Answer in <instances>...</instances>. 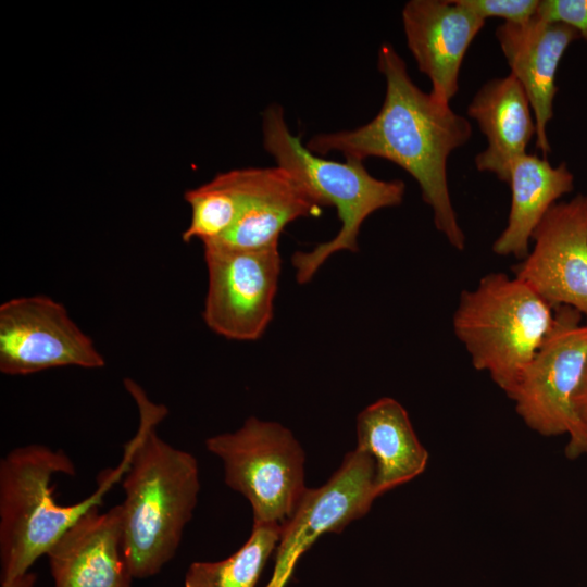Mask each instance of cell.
Returning a JSON list of instances; mask_svg holds the SVG:
<instances>
[{
  "mask_svg": "<svg viewBox=\"0 0 587 587\" xmlns=\"http://www.w3.org/2000/svg\"><path fill=\"white\" fill-rule=\"evenodd\" d=\"M572 405L577 420L587 429V360L574 391Z\"/></svg>",
  "mask_w": 587,
  "mask_h": 587,
  "instance_id": "obj_23",
  "label": "cell"
},
{
  "mask_svg": "<svg viewBox=\"0 0 587 587\" xmlns=\"http://www.w3.org/2000/svg\"><path fill=\"white\" fill-rule=\"evenodd\" d=\"M586 205H587V195H585Z\"/></svg>",
  "mask_w": 587,
  "mask_h": 587,
  "instance_id": "obj_25",
  "label": "cell"
},
{
  "mask_svg": "<svg viewBox=\"0 0 587 587\" xmlns=\"http://www.w3.org/2000/svg\"><path fill=\"white\" fill-rule=\"evenodd\" d=\"M262 132L264 149L277 166L294 174L323 207H334L341 223L334 238L291 257L296 279L304 285L333 254L357 252L364 221L380 209L400 205L405 184L401 179L372 176L362 161L338 162L313 153L300 136L291 134L279 104L273 103L263 111Z\"/></svg>",
  "mask_w": 587,
  "mask_h": 587,
  "instance_id": "obj_4",
  "label": "cell"
},
{
  "mask_svg": "<svg viewBox=\"0 0 587 587\" xmlns=\"http://www.w3.org/2000/svg\"><path fill=\"white\" fill-rule=\"evenodd\" d=\"M554 322L553 309L527 284L504 273L484 275L460 294L452 316L455 337L475 370L487 372L509 396Z\"/></svg>",
  "mask_w": 587,
  "mask_h": 587,
  "instance_id": "obj_5",
  "label": "cell"
},
{
  "mask_svg": "<svg viewBox=\"0 0 587 587\" xmlns=\"http://www.w3.org/2000/svg\"><path fill=\"white\" fill-rule=\"evenodd\" d=\"M533 249L512 267L552 309L566 305L587 319L585 195L554 203L533 233Z\"/></svg>",
  "mask_w": 587,
  "mask_h": 587,
  "instance_id": "obj_11",
  "label": "cell"
},
{
  "mask_svg": "<svg viewBox=\"0 0 587 587\" xmlns=\"http://www.w3.org/2000/svg\"><path fill=\"white\" fill-rule=\"evenodd\" d=\"M35 583V573L28 571L9 582H1V587H34Z\"/></svg>",
  "mask_w": 587,
  "mask_h": 587,
  "instance_id": "obj_24",
  "label": "cell"
},
{
  "mask_svg": "<svg viewBox=\"0 0 587 587\" xmlns=\"http://www.w3.org/2000/svg\"><path fill=\"white\" fill-rule=\"evenodd\" d=\"M458 2L486 21L500 17L505 23L524 24L537 15L539 0H458Z\"/></svg>",
  "mask_w": 587,
  "mask_h": 587,
  "instance_id": "obj_21",
  "label": "cell"
},
{
  "mask_svg": "<svg viewBox=\"0 0 587 587\" xmlns=\"http://www.w3.org/2000/svg\"><path fill=\"white\" fill-rule=\"evenodd\" d=\"M508 185L511 204L507 226L491 249L498 255L523 260L545 214L562 196L573 191L574 175L566 162L553 166L547 158L525 153L514 161Z\"/></svg>",
  "mask_w": 587,
  "mask_h": 587,
  "instance_id": "obj_18",
  "label": "cell"
},
{
  "mask_svg": "<svg viewBox=\"0 0 587 587\" xmlns=\"http://www.w3.org/2000/svg\"><path fill=\"white\" fill-rule=\"evenodd\" d=\"M537 16L565 24L587 41V0H539Z\"/></svg>",
  "mask_w": 587,
  "mask_h": 587,
  "instance_id": "obj_22",
  "label": "cell"
},
{
  "mask_svg": "<svg viewBox=\"0 0 587 587\" xmlns=\"http://www.w3.org/2000/svg\"><path fill=\"white\" fill-rule=\"evenodd\" d=\"M377 67L385 77L386 92L374 118L354 129L314 135L305 146L320 157L337 151L346 160L363 162L376 157L400 166L419 184L436 229L462 251L465 235L452 205L447 161L470 140L472 125L450 103L438 101L413 83L391 43L379 47Z\"/></svg>",
  "mask_w": 587,
  "mask_h": 587,
  "instance_id": "obj_1",
  "label": "cell"
},
{
  "mask_svg": "<svg viewBox=\"0 0 587 587\" xmlns=\"http://www.w3.org/2000/svg\"><path fill=\"white\" fill-rule=\"evenodd\" d=\"M379 497L373 458L355 448L319 488H307L282 525L273 574L265 587H286L300 557L325 533H339L364 516Z\"/></svg>",
  "mask_w": 587,
  "mask_h": 587,
  "instance_id": "obj_10",
  "label": "cell"
},
{
  "mask_svg": "<svg viewBox=\"0 0 587 587\" xmlns=\"http://www.w3.org/2000/svg\"><path fill=\"white\" fill-rule=\"evenodd\" d=\"M205 447L222 460L226 485L251 503L253 523L283 525L291 516L307 487L304 452L288 428L250 416Z\"/></svg>",
  "mask_w": 587,
  "mask_h": 587,
  "instance_id": "obj_6",
  "label": "cell"
},
{
  "mask_svg": "<svg viewBox=\"0 0 587 587\" xmlns=\"http://www.w3.org/2000/svg\"><path fill=\"white\" fill-rule=\"evenodd\" d=\"M203 251L208 271L203 322L229 340L260 339L274 315L282 268L278 245L238 249L210 243Z\"/></svg>",
  "mask_w": 587,
  "mask_h": 587,
  "instance_id": "obj_8",
  "label": "cell"
},
{
  "mask_svg": "<svg viewBox=\"0 0 587 587\" xmlns=\"http://www.w3.org/2000/svg\"><path fill=\"white\" fill-rule=\"evenodd\" d=\"M495 36L511 74L529 100L536 123V149L547 158L551 152L547 126L558 92L557 71L567 48L580 37L574 28L537 15L524 24L503 22Z\"/></svg>",
  "mask_w": 587,
  "mask_h": 587,
  "instance_id": "obj_13",
  "label": "cell"
},
{
  "mask_svg": "<svg viewBox=\"0 0 587 587\" xmlns=\"http://www.w3.org/2000/svg\"><path fill=\"white\" fill-rule=\"evenodd\" d=\"M357 448L375 462L378 496L421 475L428 452L419 440L409 414L397 400L384 397L357 417Z\"/></svg>",
  "mask_w": 587,
  "mask_h": 587,
  "instance_id": "obj_17",
  "label": "cell"
},
{
  "mask_svg": "<svg viewBox=\"0 0 587 587\" xmlns=\"http://www.w3.org/2000/svg\"><path fill=\"white\" fill-rule=\"evenodd\" d=\"M322 209L317 199L286 168L254 167L250 190L235 224L213 243L238 249L278 245L279 235L289 223L317 216Z\"/></svg>",
  "mask_w": 587,
  "mask_h": 587,
  "instance_id": "obj_16",
  "label": "cell"
},
{
  "mask_svg": "<svg viewBox=\"0 0 587 587\" xmlns=\"http://www.w3.org/2000/svg\"><path fill=\"white\" fill-rule=\"evenodd\" d=\"M128 454L118 467L105 471L97 490L83 501L62 505L54 497L55 474L74 476L75 464L62 449L29 444L0 461L1 582L28 572L84 514L102 503L105 492L123 477Z\"/></svg>",
  "mask_w": 587,
  "mask_h": 587,
  "instance_id": "obj_3",
  "label": "cell"
},
{
  "mask_svg": "<svg viewBox=\"0 0 587 587\" xmlns=\"http://www.w3.org/2000/svg\"><path fill=\"white\" fill-rule=\"evenodd\" d=\"M553 312L552 329L508 397L530 429L547 437L567 434L565 455L575 460L587 457V429L572 405L587 360V324L571 307Z\"/></svg>",
  "mask_w": 587,
  "mask_h": 587,
  "instance_id": "obj_7",
  "label": "cell"
},
{
  "mask_svg": "<svg viewBox=\"0 0 587 587\" xmlns=\"http://www.w3.org/2000/svg\"><path fill=\"white\" fill-rule=\"evenodd\" d=\"M254 167L232 170L186 191L191 209L188 227L182 238L203 245L221 240L235 224L250 190Z\"/></svg>",
  "mask_w": 587,
  "mask_h": 587,
  "instance_id": "obj_19",
  "label": "cell"
},
{
  "mask_svg": "<svg viewBox=\"0 0 587 587\" xmlns=\"http://www.w3.org/2000/svg\"><path fill=\"white\" fill-rule=\"evenodd\" d=\"M105 360L66 308L47 296L0 305V372L29 375L64 366L100 369Z\"/></svg>",
  "mask_w": 587,
  "mask_h": 587,
  "instance_id": "obj_9",
  "label": "cell"
},
{
  "mask_svg": "<svg viewBox=\"0 0 587 587\" xmlns=\"http://www.w3.org/2000/svg\"><path fill=\"white\" fill-rule=\"evenodd\" d=\"M466 113L487 140V147L475 155L476 168L508 184L514 161L527 153L536 137L534 113L523 87L511 73L489 79L475 92Z\"/></svg>",
  "mask_w": 587,
  "mask_h": 587,
  "instance_id": "obj_15",
  "label": "cell"
},
{
  "mask_svg": "<svg viewBox=\"0 0 587 587\" xmlns=\"http://www.w3.org/2000/svg\"><path fill=\"white\" fill-rule=\"evenodd\" d=\"M401 17L408 48L430 80V95L450 103L464 57L486 21L458 0H410Z\"/></svg>",
  "mask_w": 587,
  "mask_h": 587,
  "instance_id": "obj_12",
  "label": "cell"
},
{
  "mask_svg": "<svg viewBox=\"0 0 587 587\" xmlns=\"http://www.w3.org/2000/svg\"><path fill=\"white\" fill-rule=\"evenodd\" d=\"M139 409V428L127 442L122 488L124 552L133 577L157 575L175 555L197 505L200 489L197 459L177 449L155 430L166 415L140 386L125 379Z\"/></svg>",
  "mask_w": 587,
  "mask_h": 587,
  "instance_id": "obj_2",
  "label": "cell"
},
{
  "mask_svg": "<svg viewBox=\"0 0 587 587\" xmlns=\"http://www.w3.org/2000/svg\"><path fill=\"white\" fill-rule=\"evenodd\" d=\"M280 534V524L253 523L247 541L226 559L191 563L185 587H255Z\"/></svg>",
  "mask_w": 587,
  "mask_h": 587,
  "instance_id": "obj_20",
  "label": "cell"
},
{
  "mask_svg": "<svg viewBox=\"0 0 587 587\" xmlns=\"http://www.w3.org/2000/svg\"><path fill=\"white\" fill-rule=\"evenodd\" d=\"M54 587H130L124 552L121 504L95 507L71 526L46 554Z\"/></svg>",
  "mask_w": 587,
  "mask_h": 587,
  "instance_id": "obj_14",
  "label": "cell"
}]
</instances>
